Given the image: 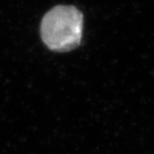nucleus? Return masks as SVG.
<instances>
[{"instance_id": "obj_1", "label": "nucleus", "mask_w": 154, "mask_h": 154, "mask_svg": "<svg viewBox=\"0 0 154 154\" xmlns=\"http://www.w3.org/2000/svg\"><path fill=\"white\" fill-rule=\"evenodd\" d=\"M84 17L78 8L58 5L44 15L41 37L52 51L68 52L77 48L83 37Z\"/></svg>"}]
</instances>
